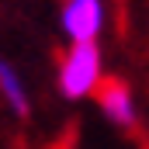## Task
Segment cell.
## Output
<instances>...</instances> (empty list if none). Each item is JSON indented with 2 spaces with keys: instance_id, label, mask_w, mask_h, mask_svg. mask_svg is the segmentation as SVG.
I'll return each instance as SVG.
<instances>
[{
  "instance_id": "1",
  "label": "cell",
  "mask_w": 149,
  "mask_h": 149,
  "mask_svg": "<svg viewBox=\"0 0 149 149\" xmlns=\"http://www.w3.org/2000/svg\"><path fill=\"white\" fill-rule=\"evenodd\" d=\"M56 83H59V94L66 101L97 97V90L104 87V56H101V45L97 42H73L59 56Z\"/></svg>"
},
{
  "instance_id": "2",
  "label": "cell",
  "mask_w": 149,
  "mask_h": 149,
  "mask_svg": "<svg viewBox=\"0 0 149 149\" xmlns=\"http://www.w3.org/2000/svg\"><path fill=\"white\" fill-rule=\"evenodd\" d=\"M108 24V3L104 0H66L59 10V28L73 42H97Z\"/></svg>"
},
{
  "instance_id": "3",
  "label": "cell",
  "mask_w": 149,
  "mask_h": 149,
  "mask_svg": "<svg viewBox=\"0 0 149 149\" xmlns=\"http://www.w3.org/2000/svg\"><path fill=\"white\" fill-rule=\"evenodd\" d=\"M97 104H101L104 118H108L111 125H118V128H132L135 118H139L135 97H132V90H128L121 80H104V87L97 90Z\"/></svg>"
},
{
  "instance_id": "4",
  "label": "cell",
  "mask_w": 149,
  "mask_h": 149,
  "mask_svg": "<svg viewBox=\"0 0 149 149\" xmlns=\"http://www.w3.org/2000/svg\"><path fill=\"white\" fill-rule=\"evenodd\" d=\"M0 97H3V104L17 114V118H28V111H31L28 87H24L21 73H17L10 63H3V59H0Z\"/></svg>"
}]
</instances>
